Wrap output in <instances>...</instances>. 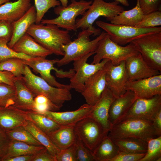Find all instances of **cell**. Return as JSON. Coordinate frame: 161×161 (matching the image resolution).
<instances>
[{"instance_id":"6da1fadb","label":"cell","mask_w":161,"mask_h":161,"mask_svg":"<svg viewBox=\"0 0 161 161\" xmlns=\"http://www.w3.org/2000/svg\"><path fill=\"white\" fill-rule=\"evenodd\" d=\"M106 34L104 31L101 32L99 28L83 29L76 38L62 46L64 55L57 62V66L59 67L67 64L88 53L95 52L100 40Z\"/></svg>"},{"instance_id":"7a4b0ae2","label":"cell","mask_w":161,"mask_h":161,"mask_svg":"<svg viewBox=\"0 0 161 161\" xmlns=\"http://www.w3.org/2000/svg\"><path fill=\"white\" fill-rule=\"evenodd\" d=\"M26 33L43 47L58 55H64L62 46L72 41L69 31L61 30L53 24H33Z\"/></svg>"},{"instance_id":"3957f363","label":"cell","mask_w":161,"mask_h":161,"mask_svg":"<svg viewBox=\"0 0 161 161\" xmlns=\"http://www.w3.org/2000/svg\"><path fill=\"white\" fill-rule=\"evenodd\" d=\"M22 78L27 87L35 96L43 95L60 108L66 101L72 99L70 90L51 86L41 77L34 74L26 65Z\"/></svg>"},{"instance_id":"277c9868","label":"cell","mask_w":161,"mask_h":161,"mask_svg":"<svg viewBox=\"0 0 161 161\" xmlns=\"http://www.w3.org/2000/svg\"><path fill=\"white\" fill-rule=\"evenodd\" d=\"M107 136L112 140L133 137L146 141L157 136L151 122L136 118L124 120L112 126Z\"/></svg>"},{"instance_id":"5b68a950","label":"cell","mask_w":161,"mask_h":161,"mask_svg":"<svg viewBox=\"0 0 161 161\" xmlns=\"http://www.w3.org/2000/svg\"><path fill=\"white\" fill-rule=\"evenodd\" d=\"M96 24L107 33L111 39L121 46L129 44L144 36L161 32V27L139 28L134 26L118 25L101 21Z\"/></svg>"},{"instance_id":"8992f818","label":"cell","mask_w":161,"mask_h":161,"mask_svg":"<svg viewBox=\"0 0 161 161\" xmlns=\"http://www.w3.org/2000/svg\"><path fill=\"white\" fill-rule=\"evenodd\" d=\"M92 64L100 62L104 59L109 60L114 65L119 64L130 56L139 52L132 43L126 46L120 45L112 40L106 33L100 41L95 51Z\"/></svg>"},{"instance_id":"52a82bcc","label":"cell","mask_w":161,"mask_h":161,"mask_svg":"<svg viewBox=\"0 0 161 161\" xmlns=\"http://www.w3.org/2000/svg\"><path fill=\"white\" fill-rule=\"evenodd\" d=\"M119 3L115 1L107 2L103 0H94L81 18L76 19L77 29L95 28L93 24L100 16L106 18L107 21H110L115 16L124 10V8L119 5Z\"/></svg>"},{"instance_id":"ba28073f","label":"cell","mask_w":161,"mask_h":161,"mask_svg":"<svg viewBox=\"0 0 161 161\" xmlns=\"http://www.w3.org/2000/svg\"><path fill=\"white\" fill-rule=\"evenodd\" d=\"M92 3V1L81 0L77 1L71 0V3L67 7H63L59 5L54 9L55 13L58 16V17L52 19H42L41 23L54 24L69 31H76V17L80 15H83Z\"/></svg>"},{"instance_id":"9c48e42d","label":"cell","mask_w":161,"mask_h":161,"mask_svg":"<svg viewBox=\"0 0 161 161\" xmlns=\"http://www.w3.org/2000/svg\"><path fill=\"white\" fill-rule=\"evenodd\" d=\"M131 43L150 67L161 72V32L144 36Z\"/></svg>"},{"instance_id":"30bf717a","label":"cell","mask_w":161,"mask_h":161,"mask_svg":"<svg viewBox=\"0 0 161 161\" xmlns=\"http://www.w3.org/2000/svg\"><path fill=\"white\" fill-rule=\"evenodd\" d=\"M74 130L77 136L92 153L108 133L89 116L77 122L74 126Z\"/></svg>"},{"instance_id":"8fae6325","label":"cell","mask_w":161,"mask_h":161,"mask_svg":"<svg viewBox=\"0 0 161 161\" xmlns=\"http://www.w3.org/2000/svg\"><path fill=\"white\" fill-rule=\"evenodd\" d=\"M95 53V52H91L74 61L73 69L76 72L70 78L69 85L71 89H74L81 93L84 90L85 82L87 79L103 67L107 62L110 60L106 58L95 64L87 63L88 58Z\"/></svg>"},{"instance_id":"7c38bea8","label":"cell","mask_w":161,"mask_h":161,"mask_svg":"<svg viewBox=\"0 0 161 161\" xmlns=\"http://www.w3.org/2000/svg\"><path fill=\"white\" fill-rule=\"evenodd\" d=\"M59 59L48 60L43 57H31L27 59H23L24 63L38 73L41 77L51 86L60 88L71 89L69 85H65L58 82L55 78L51 74V71L54 70L55 75L59 78H62L65 74V71L58 69L54 66Z\"/></svg>"},{"instance_id":"4fadbf2b","label":"cell","mask_w":161,"mask_h":161,"mask_svg":"<svg viewBox=\"0 0 161 161\" xmlns=\"http://www.w3.org/2000/svg\"><path fill=\"white\" fill-rule=\"evenodd\" d=\"M160 109L161 95L148 98H138L120 121L127 119L136 118L152 122L154 116Z\"/></svg>"},{"instance_id":"5bb4252c","label":"cell","mask_w":161,"mask_h":161,"mask_svg":"<svg viewBox=\"0 0 161 161\" xmlns=\"http://www.w3.org/2000/svg\"><path fill=\"white\" fill-rule=\"evenodd\" d=\"M109 61L104 66L99 70L86 81L84 90L81 93L86 103L94 105L99 100L106 87V74L108 69Z\"/></svg>"},{"instance_id":"9a60e30c","label":"cell","mask_w":161,"mask_h":161,"mask_svg":"<svg viewBox=\"0 0 161 161\" xmlns=\"http://www.w3.org/2000/svg\"><path fill=\"white\" fill-rule=\"evenodd\" d=\"M126 90L133 92L137 98H148L161 95V74L148 78L128 81Z\"/></svg>"},{"instance_id":"2e32d148","label":"cell","mask_w":161,"mask_h":161,"mask_svg":"<svg viewBox=\"0 0 161 161\" xmlns=\"http://www.w3.org/2000/svg\"><path fill=\"white\" fill-rule=\"evenodd\" d=\"M105 79L106 87L111 91L115 98L125 93L126 91V84L128 81L125 61L114 65L110 61Z\"/></svg>"},{"instance_id":"e0dca14e","label":"cell","mask_w":161,"mask_h":161,"mask_svg":"<svg viewBox=\"0 0 161 161\" xmlns=\"http://www.w3.org/2000/svg\"><path fill=\"white\" fill-rule=\"evenodd\" d=\"M125 66L128 81L145 78L161 74L151 67L138 52L125 61Z\"/></svg>"},{"instance_id":"ac0fdd59","label":"cell","mask_w":161,"mask_h":161,"mask_svg":"<svg viewBox=\"0 0 161 161\" xmlns=\"http://www.w3.org/2000/svg\"><path fill=\"white\" fill-rule=\"evenodd\" d=\"M94 106L86 103L73 111L60 112L46 111L41 114L61 125L75 126L79 121L89 116Z\"/></svg>"},{"instance_id":"d6986e66","label":"cell","mask_w":161,"mask_h":161,"mask_svg":"<svg viewBox=\"0 0 161 161\" xmlns=\"http://www.w3.org/2000/svg\"><path fill=\"white\" fill-rule=\"evenodd\" d=\"M115 97L107 87L95 104L89 117L97 122L104 130L109 132L111 125L109 120V113L111 104Z\"/></svg>"},{"instance_id":"ffe728a7","label":"cell","mask_w":161,"mask_h":161,"mask_svg":"<svg viewBox=\"0 0 161 161\" xmlns=\"http://www.w3.org/2000/svg\"><path fill=\"white\" fill-rule=\"evenodd\" d=\"M137 99L134 93L130 90L115 98L109 113L108 120L111 126L121 120Z\"/></svg>"},{"instance_id":"44dd1931","label":"cell","mask_w":161,"mask_h":161,"mask_svg":"<svg viewBox=\"0 0 161 161\" xmlns=\"http://www.w3.org/2000/svg\"><path fill=\"white\" fill-rule=\"evenodd\" d=\"M28 119L27 111L12 106L0 107V128L5 131L23 126Z\"/></svg>"},{"instance_id":"7402d4cb","label":"cell","mask_w":161,"mask_h":161,"mask_svg":"<svg viewBox=\"0 0 161 161\" xmlns=\"http://www.w3.org/2000/svg\"><path fill=\"white\" fill-rule=\"evenodd\" d=\"M12 49L17 52L23 53L31 57L46 58L52 54L27 33L16 43Z\"/></svg>"},{"instance_id":"603a6c76","label":"cell","mask_w":161,"mask_h":161,"mask_svg":"<svg viewBox=\"0 0 161 161\" xmlns=\"http://www.w3.org/2000/svg\"><path fill=\"white\" fill-rule=\"evenodd\" d=\"M22 77H16L14 80L16 97L13 106L25 111H35V96L27 87Z\"/></svg>"},{"instance_id":"cb8c5ba5","label":"cell","mask_w":161,"mask_h":161,"mask_svg":"<svg viewBox=\"0 0 161 161\" xmlns=\"http://www.w3.org/2000/svg\"><path fill=\"white\" fill-rule=\"evenodd\" d=\"M31 6V0H18L5 3L0 6V21H6L12 23L23 16Z\"/></svg>"},{"instance_id":"d4e9b609","label":"cell","mask_w":161,"mask_h":161,"mask_svg":"<svg viewBox=\"0 0 161 161\" xmlns=\"http://www.w3.org/2000/svg\"><path fill=\"white\" fill-rule=\"evenodd\" d=\"M36 10L34 5L31 6L24 14L12 23L13 33L8 46L12 49L16 43L26 33L31 25L36 21Z\"/></svg>"},{"instance_id":"484cf974","label":"cell","mask_w":161,"mask_h":161,"mask_svg":"<svg viewBox=\"0 0 161 161\" xmlns=\"http://www.w3.org/2000/svg\"><path fill=\"white\" fill-rule=\"evenodd\" d=\"M47 134L53 143L60 150L73 145L77 137L73 125L61 126Z\"/></svg>"},{"instance_id":"4316f807","label":"cell","mask_w":161,"mask_h":161,"mask_svg":"<svg viewBox=\"0 0 161 161\" xmlns=\"http://www.w3.org/2000/svg\"><path fill=\"white\" fill-rule=\"evenodd\" d=\"M144 15L140 7L139 0H137L136 4L134 7L120 13L110 22L116 25L135 27L141 20Z\"/></svg>"},{"instance_id":"83f0119b","label":"cell","mask_w":161,"mask_h":161,"mask_svg":"<svg viewBox=\"0 0 161 161\" xmlns=\"http://www.w3.org/2000/svg\"><path fill=\"white\" fill-rule=\"evenodd\" d=\"M120 151L134 154H143L146 152L147 142L140 138L128 137L112 140Z\"/></svg>"},{"instance_id":"f1b7e54d","label":"cell","mask_w":161,"mask_h":161,"mask_svg":"<svg viewBox=\"0 0 161 161\" xmlns=\"http://www.w3.org/2000/svg\"><path fill=\"white\" fill-rule=\"evenodd\" d=\"M107 135L92 153L94 161H109L120 151L117 146Z\"/></svg>"},{"instance_id":"f546056e","label":"cell","mask_w":161,"mask_h":161,"mask_svg":"<svg viewBox=\"0 0 161 161\" xmlns=\"http://www.w3.org/2000/svg\"><path fill=\"white\" fill-rule=\"evenodd\" d=\"M45 148L43 146H37L25 143L10 140L7 151L3 159L18 156L33 155Z\"/></svg>"},{"instance_id":"4dcf8cb0","label":"cell","mask_w":161,"mask_h":161,"mask_svg":"<svg viewBox=\"0 0 161 161\" xmlns=\"http://www.w3.org/2000/svg\"><path fill=\"white\" fill-rule=\"evenodd\" d=\"M23 126L52 155L55 156L59 152L60 149L53 143L47 134L31 121L28 119Z\"/></svg>"},{"instance_id":"1f68e13d","label":"cell","mask_w":161,"mask_h":161,"mask_svg":"<svg viewBox=\"0 0 161 161\" xmlns=\"http://www.w3.org/2000/svg\"><path fill=\"white\" fill-rule=\"evenodd\" d=\"M28 119L47 134L60 127L61 125L44 114L34 111H27Z\"/></svg>"},{"instance_id":"d6a6232c","label":"cell","mask_w":161,"mask_h":161,"mask_svg":"<svg viewBox=\"0 0 161 161\" xmlns=\"http://www.w3.org/2000/svg\"><path fill=\"white\" fill-rule=\"evenodd\" d=\"M5 131L11 140L21 141L35 145L43 146L23 126Z\"/></svg>"},{"instance_id":"836d02e7","label":"cell","mask_w":161,"mask_h":161,"mask_svg":"<svg viewBox=\"0 0 161 161\" xmlns=\"http://www.w3.org/2000/svg\"><path fill=\"white\" fill-rule=\"evenodd\" d=\"M25 64L23 59L17 58H8L0 62V69L11 73L16 77L22 78Z\"/></svg>"},{"instance_id":"e575fe53","label":"cell","mask_w":161,"mask_h":161,"mask_svg":"<svg viewBox=\"0 0 161 161\" xmlns=\"http://www.w3.org/2000/svg\"><path fill=\"white\" fill-rule=\"evenodd\" d=\"M147 142L146 152L139 161H161V136L150 139Z\"/></svg>"},{"instance_id":"d590c367","label":"cell","mask_w":161,"mask_h":161,"mask_svg":"<svg viewBox=\"0 0 161 161\" xmlns=\"http://www.w3.org/2000/svg\"><path fill=\"white\" fill-rule=\"evenodd\" d=\"M16 91L14 86L0 83V107L13 106Z\"/></svg>"},{"instance_id":"8d00e7d4","label":"cell","mask_w":161,"mask_h":161,"mask_svg":"<svg viewBox=\"0 0 161 161\" xmlns=\"http://www.w3.org/2000/svg\"><path fill=\"white\" fill-rule=\"evenodd\" d=\"M10 39L5 37H0V62L9 58H17L27 60L31 57L23 53L17 52L10 48L7 44Z\"/></svg>"},{"instance_id":"74e56055","label":"cell","mask_w":161,"mask_h":161,"mask_svg":"<svg viewBox=\"0 0 161 161\" xmlns=\"http://www.w3.org/2000/svg\"><path fill=\"white\" fill-rule=\"evenodd\" d=\"M36 10V18L35 24L41 23L45 13L51 7L60 5L58 0H34Z\"/></svg>"},{"instance_id":"f35d334b","label":"cell","mask_w":161,"mask_h":161,"mask_svg":"<svg viewBox=\"0 0 161 161\" xmlns=\"http://www.w3.org/2000/svg\"><path fill=\"white\" fill-rule=\"evenodd\" d=\"M35 111L42 113L46 111L56 112L61 108L52 103L46 96L39 95L34 99Z\"/></svg>"},{"instance_id":"ab89813d","label":"cell","mask_w":161,"mask_h":161,"mask_svg":"<svg viewBox=\"0 0 161 161\" xmlns=\"http://www.w3.org/2000/svg\"><path fill=\"white\" fill-rule=\"evenodd\" d=\"M161 25V10L144 15L141 20L135 26L139 28L157 27Z\"/></svg>"},{"instance_id":"60d3db41","label":"cell","mask_w":161,"mask_h":161,"mask_svg":"<svg viewBox=\"0 0 161 161\" xmlns=\"http://www.w3.org/2000/svg\"><path fill=\"white\" fill-rule=\"evenodd\" d=\"M75 143L76 161H94L92 153L77 136Z\"/></svg>"},{"instance_id":"b9f144b4","label":"cell","mask_w":161,"mask_h":161,"mask_svg":"<svg viewBox=\"0 0 161 161\" xmlns=\"http://www.w3.org/2000/svg\"><path fill=\"white\" fill-rule=\"evenodd\" d=\"M75 142L73 145L67 148L60 150L59 152L55 156L56 161H76Z\"/></svg>"},{"instance_id":"7bdbcfd3","label":"cell","mask_w":161,"mask_h":161,"mask_svg":"<svg viewBox=\"0 0 161 161\" xmlns=\"http://www.w3.org/2000/svg\"><path fill=\"white\" fill-rule=\"evenodd\" d=\"M144 15L161 10V0H139Z\"/></svg>"},{"instance_id":"ee69618b","label":"cell","mask_w":161,"mask_h":161,"mask_svg":"<svg viewBox=\"0 0 161 161\" xmlns=\"http://www.w3.org/2000/svg\"><path fill=\"white\" fill-rule=\"evenodd\" d=\"M145 153L134 154L120 151L118 154L109 161H139L145 156Z\"/></svg>"},{"instance_id":"f6af8a7d","label":"cell","mask_w":161,"mask_h":161,"mask_svg":"<svg viewBox=\"0 0 161 161\" xmlns=\"http://www.w3.org/2000/svg\"><path fill=\"white\" fill-rule=\"evenodd\" d=\"M31 161H56L55 157L45 147L32 155Z\"/></svg>"},{"instance_id":"bcb514c9","label":"cell","mask_w":161,"mask_h":161,"mask_svg":"<svg viewBox=\"0 0 161 161\" xmlns=\"http://www.w3.org/2000/svg\"><path fill=\"white\" fill-rule=\"evenodd\" d=\"M10 140L5 131L0 128V161L6 154Z\"/></svg>"},{"instance_id":"7dc6e473","label":"cell","mask_w":161,"mask_h":161,"mask_svg":"<svg viewBox=\"0 0 161 161\" xmlns=\"http://www.w3.org/2000/svg\"><path fill=\"white\" fill-rule=\"evenodd\" d=\"M13 33L12 23L6 21H0V37H5L11 39Z\"/></svg>"},{"instance_id":"c3c4849f","label":"cell","mask_w":161,"mask_h":161,"mask_svg":"<svg viewBox=\"0 0 161 161\" xmlns=\"http://www.w3.org/2000/svg\"><path fill=\"white\" fill-rule=\"evenodd\" d=\"M16 77L10 72L0 69V83L14 86Z\"/></svg>"},{"instance_id":"681fc988","label":"cell","mask_w":161,"mask_h":161,"mask_svg":"<svg viewBox=\"0 0 161 161\" xmlns=\"http://www.w3.org/2000/svg\"><path fill=\"white\" fill-rule=\"evenodd\" d=\"M152 123L157 137L161 136V109L155 114L152 120Z\"/></svg>"},{"instance_id":"f907efd6","label":"cell","mask_w":161,"mask_h":161,"mask_svg":"<svg viewBox=\"0 0 161 161\" xmlns=\"http://www.w3.org/2000/svg\"><path fill=\"white\" fill-rule=\"evenodd\" d=\"M32 155L18 156L4 158L1 161H31Z\"/></svg>"},{"instance_id":"816d5d0a","label":"cell","mask_w":161,"mask_h":161,"mask_svg":"<svg viewBox=\"0 0 161 161\" xmlns=\"http://www.w3.org/2000/svg\"><path fill=\"white\" fill-rule=\"evenodd\" d=\"M117 1L125 6H129V3L128 0H114Z\"/></svg>"},{"instance_id":"f5cc1de1","label":"cell","mask_w":161,"mask_h":161,"mask_svg":"<svg viewBox=\"0 0 161 161\" xmlns=\"http://www.w3.org/2000/svg\"><path fill=\"white\" fill-rule=\"evenodd\" d=\"M61 2L62 6L63 7H66L67 6L68 0H58Z\"/></svg>"},{"instance_id":"db71d44e","label":"cell","mask_w":161,"mask_h":161,"mask_svg":"<svg viewBox=\"0 0 161 161\" xmlns=\"http://www.w3.org/2000/svg\"><path fill=\"white\" fill-rule=\"evenodd\" d=\"M10 0H0V6L4 3L10 1Z\"/></svg>"}]
</instances>
